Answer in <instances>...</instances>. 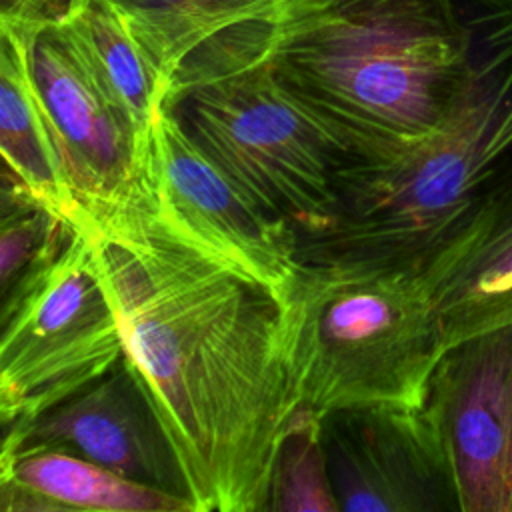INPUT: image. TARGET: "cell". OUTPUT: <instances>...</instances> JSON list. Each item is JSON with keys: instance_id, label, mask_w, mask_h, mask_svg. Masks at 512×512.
<instances>
[{"instance_id": "15", "label": "cell", "mask_w": 512, "mask_h": 512, "mask_svg": "<svg viewBox=\"0 0 512 512\" xmlns=\"http://www.w3.org/2000/svg\"><path fill=\"white\" fill-rule=\"evenodd\" d=\"M56 20L106 92L148 132L168 82L140 42L128 10L116 0H66Z\"/></svg>"}, {"instance_id": "4", "label": "cell", "mask_w": 512, "mask_h": 512, "mask_svg": "<svg viewBox=\"0 0 512 512\" xmlns=\"http://www.w3.org/2000/svg\"><path fill=\"white\" fill-rule=\"evenodd\" d=\"M266 32L238 24L192 50L172 74L162 108L300 242L328 224L348 156L272 66Z\"/></svg>"}, {"instance_id": "5", "label": "cell", "mask_w": 512, "mask_h": 512, "mask_svg": "<svg viewBox=\"0 0 512 512\" xmlns=\"http://www.w3.org/2000/svg\"><path fill=\"white\" fill-rule=\"evenodd\" d=\"M280 304L294 408L322 418L338 408L426 404L446 346L416 270L302 262Z\"/></svg>"}, {"instance_id": "1", "label": "cell", "mask_w": 512, "mask_h": 512, "mask_svg": "<svg viewBox=\"0 0 512 512\" xmlns=\"http://www.w3.org/2000/svg\"><path fill=\"white\" fill-rule=\"evenodd\" d=\"M78 226L92 240L124 356L166 428L194 512H268L294 408L280 300L174 234L146 188Z\"/></svg>"}, {"instance_id": "8", "label": "cell", "mask_w": 512, "mask_h": 512, "mask_svg": "<svg viewBox=\"0 0 512 512\" xmlns=\"http://www.w3.org/2000/svg\"><path fill=\"white\" fill-rule=\"evenodd\" d=\"M30 62L82 218L132 202L144 190L148 132L106 92L56 18L32 28Z\"/></svg>"}, {"instance_id": "2", "label": "cell", "mask_w": 512, "mask_h": 512, "mask_svg": "<svg viewBox=\"0 0 512 512\" xmlns=\"http://www.w3.org/2000/svg\"><path fill=\"white\" fill-rule=\"evenodd\" d=\"M266 54L348 160L434 128L472 58L448 0H328L268 26Z\"/></svg>"}, {"instance_id": "3", "label": "cell", "mask_w": 512, "mask_h": 512, "mask_svg": "<svg viewBox=\"0 0 512 512\" xmlns=\"http://www.w3.org/2000/svg\"><path fill=\"white\" fill-rule=\"evenodd\" d=\"M504 24V22H502ZM512 160V20L470 58L426 134L342 164L328 224L298 242L300 262H372L418 270L472 214Z\"/></svg>"}, {"instance_id": "16", "label": "cell", "mask_w": 512, "mask_h": 512, "mask_svg": "<svg viewBox=\"0 0 512 512\" xmlns=\"http://www.w3.org/2000/svg\"><path fill=\"white\" fill-rule=\"evenodd\" d=\"M328 0H198L174 12L132 14V24L144 48L170 82L182 60L238 24L274 26Z\"/></svg>"}, {"instance_id": "12", "label": "cell", "mask_w": 512, "mask_h": 512, "mask_svg": "<svg viewBox=\"0 0 512 512\" xmlns=\"http://www.w3.org/2000/svg\"><path fill=\"white\" fill-rule=\"evenodd\" d=\"M416 272L440 320L446 352L512 322V160Z\"/></svg>"}, {"instance_id": "14", "label": "cell", "mask_w": 512, "mask_h": 512, "mask_svg": "<svg viewBox=\"0 0 512 512\" xmlns=\"http://www.w3.org/2000/svg\"><path fill=\"white\" fill-rule=\"evenodd\" d=\"M34 26L0 22V148L4 174L44 208L76 226L82 212L70 192L32 74L30 34Z\"/></svg>"}, {"instance_id": "11", "label": "cell", "mask_w": 512, "mask_h": 512, "mask_svg": "<svg viewBox=\"0 0 512 512\" xmlns=\"http://www.w3.org/2000/svg\"><path fill=\"white\" fill-rule=\"evenodd\" d=\"M24 448H60L188 498L166 428L126 356L66 400L6 426L2 450Z\"/></svg>"}, {"instance_id": "17", "label": "cell", "mask_w": 512, "mask_h": 512, "mask_svg": "<svg viewBox=\"0 0 512 512\" xmlns=\"http://www.w3.org/2000/svg\"><path fill=\"white\" fill-rule=\"evenodd\" d=\"M268 510L274 512H336L340 510L326 452L320 416L294 408L272 472Z\"/></svg>"}, {"instance_id": "18", "label": "cell", "mask_w": 512, "mask_h": 512, "mask_svg": "<svg viewBox=\"0 0 512 512\" xmlns=\"http://www.w3.org/2000/svg\"><path fill=\"white\" fill-rule=\"evenodd\" d=\"M74 228V224L44 208L18 182L4 174L0 220L2 294L30 268L56 256L70 240Z\"/></svg>"}, {"instance_id": "10", "label": "cell", "mask_w": 512, "mask_h": 512, "mask_svg": "<svg viewBox=\"0 0 512 512\" xmlns=\"http://www.w3.org/2000/svg\"><path fill=\"white\" fill-rule=\"evenodd\" d=\"M328 472L344 512L458 510L426 408L354 406L320 418Z\"/></svg>"}, {"instance_id": "21", "label": "cell", "mask_w": 512, "mask_h": 512, "mask_svg": "<svg viewBox=\"0 0 512 512\" xmlns=\"http://www.w3.org/2000/svg\"><path fill=\"white\" fill-rule=\"evenodd\" d=\"M510 2H512V0H510Z\"/></svg>"}, {"instance_id": "19", "label": "cell", "mask_w": 512, "mask_h": 512, "mask_svg": "<svg viewBox=\"0 0 512 512\" xmlns=\"http://www.w3.org/2000/svg\"><path fill=\"white\" fill-rule=\"evenodd\" d=\"M66 0H0V22L42 24L56 18Z\"/></svg>"}, {"instance_id": "20", "label": "cell", "mask_w": 512, "mask_h": 512, "mask_svg": "<svg viewBox=\"0 0 512 512\" xmlns=\"http://www.w3.org/2000/svg\"><path fill=\"white\" fill-rule=\"evenodd\" d=\"M116 2L136 14H158V12L180 10L198 0H116Z\"/></svg>"}, {"instance_id": "13", "label": "cell", "mask_w": 512, "mask_h": 512, "mask_svg": "<svg viewBox=\"0 0 512 512\" xmlns=\"http://www.w3.org/2000/svg\"><path fill=\"white\" fill-rule=\"evenodd\" d=\"M2 512H194L174 492L60 448L2 450Z\"/></svg>"}, {"instance_id": "7", "label": "cell", "mask_w": 512, "mask_h": 512, "mask_svg": "<svg viewBox=\"0 0 512 512\" xmlns=\"http://www.w3.org/2000/svg\"><path fill=\"white\" fill-rule=\"evenodd\" d=\"M144 188L174 234L284 300L302 264L296 230L234 182L162 106L148 128Z\"/></svg>"}, {"instance_id": "6", "label": "cell", "mask_w": 512, "mask_h": 512, "mask_svg": "<svg viewBox=\"0 0 512 512\" xmlns=\"http://www.w3.org/2000/svg\"><path fill=\"white\" fill-rule=\"evenodd\" d=\"M122 356L118 316L98 274L92 240L76 224L56 256L2 294V426L66 400Z\"/></svg>"}, {"instance_id": "9", "label": "cell", "mask_w": 512, "mask_h": 512, "mask_svg": "<svg viewBox=\"0 0 512 512\" xmlns=\"http://www.w3.org/2000/svg\"><path fill=\"white\" fill-rule=\"evenodd\" d=\"M458 512H512V322L450 348L424 404Z\"/></svg>"}]
</instances>
